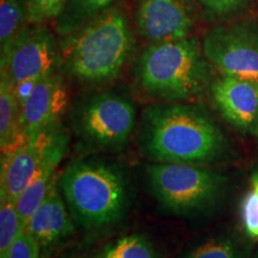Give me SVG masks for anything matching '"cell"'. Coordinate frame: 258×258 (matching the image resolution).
Returning <instances> with one entry per match:
<instances>
[{"label": "cell", "instance_id": "25", "mask_svg": "<svg viewBox=\"0 0 258 258\" xmlns=\"http://www.w3.org/2000/svg\"><path fill=\"white\" fill-rule=\"evenodd\" d=\"M245 0H200L206 9L211 10L214 14L225 15L234 11L243 4Z\"/></svg>", "mask_w": 258, "mask_h": 258}, {"label": "cell", "instance_id": "24", "mask_svg": "<svg viewBox=\"0 0 258 258\" xmlns=\"http://www.w3.org/2000/svg\"><path fill=\"white\" fill-rule=\"evenodd\" d=\"M115 0H74L76 11L82 16H93L108 8Z\"/></svg>", "mask_w": 258, "mask_h": 258}, {"label": "cell", "instance_id": "10", "mask_svg": "<svg viewBox=\"0 0 258 258\" xmlns=\"http://www.w3.org/2000/svg\"><path fill=\"white\" fill-rule=\"evenodd\" d=\"M137 21L145 38L161 43L189 37L194 15L188 0H141Z\"/></svg>", "mask_w": 258, "mask_h": 258}, {"label": "cell", "instance_id": "16", "mask_svg": "<svg viewBox=\"0 0 258 258\" xmlns=\"http://www.w3.org/2000/svg\"><path fill=\"white\" fill-rule=\"evenodd\" d=\"M250 246L234 234H220L208 238L178 258H246Z\"/></svg>", "mask_w": 258, "mask_h": 258}, {"label": "cell", "instance_id": "12", "mask_svg": "<svg viewBox=\"0 0 258 258\" xmlns=\"http://www.w3.org/2000/svg\"><path fill=\"white\" fill-rule=\"evenodd\" d=\"M212 96L226 121L244 133L257 134V83L224 76L212 85Z\"/></svg>", "mask_w": 258, "mask_h": 258}, {"label": "cell", "instance_id": "21", "mask_svg": "<svg viewBox=\"0 0 258 258\" xmlns=\"http://www.w3.org/2000/svg\"><path fill=\"white\" fill-rule=\"evenodd\" d=\"M67 0H27V18L30 23L41 24L59 16Z\"/></svg>", "mask_w": 258, "mask_h": 258}, {"label": "cell", "instance_id": "26", "mask_svg": "<svg viewBox=\"0 0 258 258\" xmlns=\"http://www.w3.org/2000/svg\"><path fill=\"white\" fill-rule=\"evenodd\" d=\"M252 177H253V178H257V179H258V167H257L256 170H254V172H253Z\"/></svg>", "mask_w": 258, "mask_h": 258}, {"label": "cell", "instance_id": "3", "mask_svg": "<svg viewBox=\"0 0 258 258\" xmlns=\"http://www.w3.org/2000/svg\"><path fill=\"white\" fill-rule=\"evenodd\" d=\"M209 74V61L195 37L151 44L137 63L144 90L167 102H185L202 95Z\"/></svg>", "mask_w": 258, "mask_h": 258}, {"label": "cell", "instance_id": "13", "mask_svg": "<svg viewBox=\"0 0 258 258\" xmlns=\"http://www.w3.org/2000/svg\"><path fill=\"white\" fill-rule=\"evenodd\" d=\"M24 230L36 238L42 249L54 246L74 234L76 225L60 190L59 180L29 219Z\"/></svg>", "mask_w": 258, "mask_h": 258}, {"label": "cell", "instance_id": "27", "mask_svg": "<svg viewBox=\"0 0 258 258\" xmlns=\"http://www.w3.org/2000/svg\"><path fill=\"white\" fill-rule=\"evenodd\" d=\"M257 137H258V132H257Z\"/></svg>", "mask_w": 258, "mask_h": 258}, {"label": "cell", "instance_id": "2", "mask_svg": "<svg viewBox=\"0 0 258 258\" xmlns=\"http://www.w3.org/2000/svg\"><path fill=\"white\" fill-rule=\"evenodd\" d=\"M59 186L74 222L86 230L115 224L127 211V177L108 161L73 160L59 176Z\"/></svg>", "mask_w": 258, "mask_h": 258}, {"label": "cell", "instance_id": "23", "mask_svg": "<svg viewBox=\"0 0 258 258\" xmlns=\"http://www.w3.org/2000/svg\"><path fill=\"white\" fill-rule=\"evenodd\" d=\"M110 245L98 246V245L85 241V243L74 245L71 249L63 251L59 258H105Z\"/></svg>", "mask_w": 258, "mask_h": 258}, {"label": "cell", "instance_id": "8", "mask_svg": "<svg viewBox=\"0 0 258 258\" xmlns=\"http://www.w3.org/2000/svg\"><path fill=\"white\" fill-rule=\"evenodd\" d=\"M203 53L222 76L258 84V27L220 25L203 38Z\"/></svg>", "mask_w": 258, "mask_h": 258}, {"label": "cell", "instance_id": "1", "mask_svg": "<svg viewBox=\"0 0 258 258\" xmlns=\"http://www.w3.org/2000/svg\"><path fill=\"white\" fill-rule=\"evenodd\" d=\"M140 145L156 163L207 164L225 153L220 128L199 106L177 102L148 105L141 121Z\"/></svg>", "mask_w": 258, "mask_h": 258}, {"label": "cell", "instance_id": "28", "mask_svg": "<svg viewBox=\"0 0 258 258\" xmlns=\"http://www.w3.org/2000/svg\"><path fill=\"white\" fill-rule=\"evenodd\" d=\"M105 258H106V256H105Z\"/></svg>", "mask_w": 258, "mask_h": 258}, {"label": "cell", "instance_id": "7", "mask_svg": "<svg viewBox=\"0 0 258 258\" xmlns=\"http://www.w3.org/2000/svg\"><path fill=\"white\" fill-rule=\"evenodd\" d=\"M69 137L60 123L51 125L2 156L0 200L15 202L48 161L60 163L67 148Z\"/></svg>", "mask_w": 258, "mask_h": 258}, {"label": "cell", "instance_id": "4", "mask_svg": "<svg viewBox=\"0 0 258 258\" xmlns=\"http://www.w3.org/2000/svg\"><path fill=\"white\" fill-rule=\"evenodd\" d=\"M132 48L133 37L123 14L106 11L67 41L64 66L82 82H110L118 76Z\"/></svg>", "mask_w": 258, "mask_h": 258}, {"label": "cell", "instance_id": "17", "mask_svg": "<svg viewBox=\"0 0 258 258\" xmlns=\"http://www.w3.org/2000/svg\"><path fill=\"white\" fill-rule=\"evenodd\" d=\"M27 8L22 0H0V56L5 59L16 38L24 30Z\"/></svg>", "mask_w": 258, "mask_h": 258}, {"label": "cell", "instance_id": "14", "mask_svg": "<svg viewBox=\"0 0 258 258\" xmlns=\"http://www.w3.org/2000/svg\"><path fill=\"white\" fill-rule=\"evenodd\" d=\"M28 138L21 125V104L15 86L5 72L0 73V148L8 154L22 146Z\"/></svg>", "mask_w": 258, "mask_h": 258}, {"label": "cell", "instance_id": "5", "mask_svg": "<svg viewBox=\"0 0 258 258\" xmlns=\"http://www.w3.org/2000/svg\"><path fill=\"white\" fill-rule=\"evenodd\" d=\"M146 175L157 201L176 214L188 215L212 205L226 184L220 173L194 164L154 163Z\"/></svg>", "mask_w": 258, "mask_h": 258}, {"label": "cell", "instance_id": "9", "mask_svg": "<svg viewBox=\"0 0 258 258\" xmlns=\"http://www.w3.org/2000/svg\"><path fill=\"white\" fill-rule=\"evenodd\" d=\"M59 61L55 37L47 28L36 25L19 34L5 59L2 71L14 86L22 83H38L54 74Z\"/></svg>", "mask_w": 258, "mask_h": 258}, {"label": "cell", "instance_id": "19", "mask_svg": "<svg viewBox=\"0 0 258 258\" xmlns=\"http://www.w3.org/2000/svg\"><path fill=\"white\" fill-rule=\"evenodd\" d=\"M106 258H160L153 244L143 235H128L110 245Z\"/></svg>", "mask_w": 258, "mask_h": 258}, {"label": "cell", "instance_id": "15", "mask_svg": "<svg viewBox=\"0 0 258 258\" xmlns=\"http://www.w3.org/2000/svg\"><path fill=\"white\" fill-rule=\"evenodd\" d=\"M59 163L48 161L40 170L36 177L31 180L30 184L25 188L15 201L16 208L21 215L24 227L28 224L34 213L37 211L41 203L49 194L50 189L56 184L59 177L56 176V167Z\"/></svg>", "mask_w": 258, "mask_h": 258}, {"label": "cell", "instance_id": "18", "mask_svg": "<svg viewBox=\"0 0 258 258\" xmlns=\"http://www.w3.org/2000/svg\"><path fill=\"white\" fill-rule=\"evenodd\" d=\"M24 228L15 202L0 200V258L6 257L10 247Z\"/></svg>", "mask_w": 258, "mask_h": 258}, {"label": "cell", "instance_id": "22", "mask_svg": "<svg viewBox=\"0 0 258 258\" xmlns=\"http://www.w3.org/2000/svg\"><path fill=\"white\" fill-rule=\"evenodd\" d=\"M41 249L36 238L24 230L10 247L5 258H41Z\"/></svg>", "mask_w": 258, "mask_h": 258}, {"label": "cell", "instance_id": "20", "mask_svg": "<svg viewBox=\"0 0 258 258\" xmlns=\"http://www.w3.org/2000/svg\"><path fill=\"white\" fill-rule=\"evenodd\" d=\"M251 182V189L241 202V221L246 234L258 239V179L252 177Z\"/></svg>", "mask_w": 258, "mask_h": 258}, {"label": "cell", "instance_id": "11", "mask_svg": "<svg viewBox=\"0 0 258 258\" xmlns=\"http://www.w3.org/2000/svg\"><path fill=\"white\" fill-rule=\"evenodd\" d=\"M69 105V91L62 78L51 74L34 86L30 96L21 106V125L28 139L60 123Z\"/></svg>", "mask_w": 258, "mask_h": 258}, {"label": "cell", "instance_id": "6", "mask_svg": "<svg viewBox=\"0 0 258 258\" xmlns=\"http://www.w3.org/2000/svg\"><path fill=\"white\" fill-rule=\"evenodd\" d=\"M134 105L115 93H99L80 106L76 131L89 147L98 151L120 150L133 133Z\"/></svg>", "mask_w": 258, "mask_h": 258}]
</instances>
